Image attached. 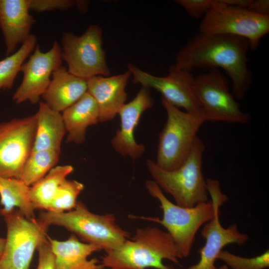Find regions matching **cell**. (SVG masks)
Masks as SVG:
<instances>
[{
    "label": "cell",
    "instance_id": "obj_1",
    "mask_svg": "<svg viewBox=\"0 0 269 269\" xmlns=\"http://www.w3.org/2000/svg\"><path fill=\"white\" fill-rule=\"evenodd\" d=\"M249 41L240 36L199 32L178 52L175 65L191 71L195 68H217L226 72L237 99H242L252 83L248 68Z\"/></svg>",
    "mask_w": 269,
    "mask_h": 269
},
{
    "label": "cell",
    "instance_id": "obj_2",
    "mask_svg": "<svg viewBox=\"0 0 269 269\" xmlns=\"http://www.w3.org/2000/svg\"><path fill=\"white\" fill-rule=\"evenodd\" d=\"M206 184L211 201L188 208L170 201L154 181L148 180L145 182L148 192L159 201L163 217L161 219L156 217L139 218L163 226L172 238L183 258L189 255L200 228L214 217L217 205L223 204L228 200L226 195L221 192L218 180L207 179Z\"/></svg>",
    "mask_w": 269,
    "mask_h": 269
},
{
    "label": "cell",
    "instance_id": "obj_3",
    "mask_svg": "<svg viewBox=\"0 0 269 269\" xmlns=\"http://www.w3.org/2000/svg\"><path fill=\"white\" fill-rule=\"evenodd\" d=\"M182 257L170 235L156 227L136 229L131 240L106 252L101 263L110 269H175L163 260L180 265Z\"/></svg>",
    "mask_w": 269,
    "mask_h": 269
},
{
    "label": "cell",
    "instance_id": "obj_4",
    "mask_svg": "<svg viewBox=\"0 0 269 269\" xmlns=\"http://www.w3.org/2000/svg\"><path fill=\"white\" fill-rule=\"evenodd\" d=\"M204 149L203 141L197 136L185 160L174 170L163 169L151 159L146 161L154 181L174 198L177 205L189 208L208 201L206 181L202 171Z\"/></svg>",
    "mask_w": 269,
    "mask_h": 269
},
{
    "label": "cell",
    "instance_id": "obj_5",
    "mask_svg": "<svg viewBox=\"0 0 269 269\" xmlns=\"http://www.w3.org/2000/svg\"><path fill=\"white\" fill-rule=\"evenodd\" d=\"M39 219L47 226L63 227L85 243L95 245L105 252L119 247L130 235L116 224L114 215L94 214L80 201L69 211H42Z\"/></svg>",
    "mask_w": 269,
    "mask_h": 269
},
{
    "label": "cell",
    "instance_id": "obj_6",
    "mask_svg": "<svg viewBox=\"0 0 269 269\" xmlns=\"http://www.w3.org/2000/svg\"><path fill=\"white\" fill-rule=\"evenodd\" d=\"M167 120L159 135L155 163L172 170L179 167L189 155L200 127L207 121L202 112H183L161 98Z\"/></svg>",
    "mask_w": 269,
    "mask_h": 269
},
{
    "label": "cell",
    "instance_id": "obj_7",
    "mask_svg": "<svg viewBox=\"0 0 269 269\" xmlns=\"http://www.w3.org/2000/svg\"><path fill=\"white\" fill-rule=\"evenodd\" d=\"M269 31V15H263L247 9L213 0L199 26V32L227 34L247 39L250 48L256 50L261 39Z\"/></svg>",
    "mask_w": 269,
    "mask_h": 269
},
{
    "label": "cell",
    "instance_id": "obj_8",
    "mask_svg": "<svg viewBox=\"0 0 269 269\" xmlns=\"http://www.w3.org/2000/svg\"><path fill=\"white\" fill-rule=\"evenodd\" d=\"M7 228V236L0 269H29L35 250L47 240L48 226L39 219L28 218L16 209H0Z\"/></svg>",
    "mask_w": 269,
    "mask_h": 269
},
{
    "label": "cell",
    "instance_id": "obj_9",
    "mask_svg": "<svg viewBox=\"0 0 269 269\" xmlns=\"http://www.w3.org/2000/svg\"><path fill=\"white\" fill-rule=\"evenodd\" d=\"M61 58L71 74L88 80L97 76H108L110 69L102 47V30L90 25L81 36L64 33L61 39Z\"/></svg>",
    "mask_w": 269,
    "mask_h": 269
},
{
    "label": "cell",
    "instance_id": "obj_10",
    "mask_svg": "<svg viewBox=\"0 0 269 269\" xmlns=\"http://www.w3.org/2000/svg\"><path fill=\"white\" fill-rule=\"evenodd\" d=\"M193 90L207 121L248 124L250 114L243 112L217 68L194 78Z\"/></svg>",
    "mask_w": 269,
    "mask_h": 269
},
{
    "label": "cell",
    "instance_id": "obj_11",
    "mask_svg": "<svg viewBox=\"0 0 269 269\" xmlns=\"http://www.w3.org/2000/svg\"><path fill=\"white\" fill-rule=\"evenodd\" d=\"M36 128V114L0 123V177L20 179L33 150Z\"/></svg>",
    "mask_w": 269,
    "mask_h": 269
},
{
    "label": "cell",
    "instance_id": "obj_12",
    "mask_svg": "<svg viewBox=\"0 0 269 269\" xmlns=\"http://www.w3.org/2000/svg\"><path fill=\"white\" fill-rule=\"evenodd\" d=\"M128 66L134 83L155 89L162 94V98L176 107L184 109L185 112L194 113L202 110L193 90L195 77L191 71L171 65L166 76L158 77L132 64Z\"/></svg>",
    "mask_w": 269,
    "mask_h": 269
},
{
    "label": "cell",
    "instance_id": "obj_13",
    "mask_svg": "<svg viewBox=\"0 0 269 269\" xmlns=\"http://www.w3.org/2000/svg\"><path fill=\"white\" fill-rule=\"evenodd\" d=\"M62 61L61 46L57 41H54L51 49L46 52H42L37 44L28 60L21 66L23 79L13 95L14 103H39L53 72L61 66Z\"/></svg>",
    "mask_w": 269,
    "mask_h": 269
},
{
    "label": "cell",
    "instance_id": "obj_14",
    "mask_svg": "<svg viewBox=\"0 0 269 269\" xmlns=\"http://www.w3.org/2000/svg\"><path fill=\"white\" fill-rule=\"evenodd\" d=\"M153 105L149 88L142 86L135 97L120 109L118 114L121 119L120 128L111 140L116 151L123 156H129L134 160L143 154L145 147L135 141L134 131L142 114Z\"/></svg>",
    "mask_w": 269,
    "mask_h": 269
},
{
    "label": "cell",
    "instance_id": "obj_15",
    "mask_svg": "<svg viewBox=\"0 0 269 269\" xmlns=\"http://www.w3.org/2000/svg\"><path fill=\"white\" fill-rule=\"evenodd\" d=\"M222 204L217 205L213 219L204 224L201 235L205 243L199 250V262L186 269H218L215 266L220 252L227 245L236 244L242 245L249 240L248 235L241 233L237 224L227 228L223 227L220 221V207Z\"/></svg>",
    "mask_w": 269,
    "mask_h": 269
},
{
    "label": "cell",
    "instance_id": "obj_16",
    "mask_svg": "<svg viewBox=\"0 0 269 269\" xmlns=\"http://www.w3.org/2000/svg\"><path fill=\"white\" fill-rule=\"evenodd\" d=\"M128 70L112 76H97L86 80L87 91L95 100L99 111V122L113 119L127 99L125 91L131 75Z\"/></svg>",
    "mask_w": 269,
    "mask_h": 269
},
{
    "label": "cell",
    "instance_id": "obj_17",
    "mask_svg": "<svg viewBox=\"0 0 269 269\" xmlns=\"http://www.w3.org/2000/svg\"><path fill=\"white\" fill-rule=\"evenodd\" d=\"M30 0H0V28L6 46V56L15 52L30 35L35 22L29 13Z\"/></svg>",
    "mask_w": 269,
    "mask_h": 269
},
{
    "label": "cell",
    "instance_id": "obj_18",
    "mask_svg": "<svg viewBox=\"0 0 269 269\" xmlns=\"http://www.w3.org/2000/svg\"><path fill=\"white\" fill-rule=\"evenodd\" d=\"M47 239L53 255L56 269H103L96 259L89 260L94 252L101 249L94 245L81 242L74 234L63 241Z\"/></svg>",
    "mask_w": 269,
    "mask_h": 269
},
{
    "label": "cell",
    "instance_id": "obj_19",
    "mask_svg": "<svg viewBox=\"0 0 269 269\" xmlns=\"http://www.w3.org/2000/svg\"><path fill=\"white\" fill-rule=\"evenodd\" d=\"M87 92L86 80L71 74L61 65L53 72L50 83L41 97L49 107L61 113Z\"/></svg>",
    "mask_w": 269,
    "mask_h": 269
},
{
    "label": "cell",
    "instance_id": "obj_20",
    "mask_svg": "<svg viewBox=\"0 0 269 269\" xmlns=\"http://www.w3.org/2000/svg\"><path fill=\"white\" fill-rule=\"evenodd\" d=\"M62 116L68 134L67 141L77 144L84 142L88 127L99 122L97 104L88 91L75 103L64 110Z\"/></svg>",
    "mask_w": 269,
    "mask_h": 269
},
{
    "label": "cell",
    "instance_id": "obj_21",
    "mask_svg": "<svg viewBox=\"0 0 269 269\" xmlns=\"http://www.w3.org/2000/svg\"><path fill=\"white\" fill-rule=\"evenodd\" d=\"M37 128L32 151L51 150L60 152L66 130L62 114L39 102L36 113Z\"/></svg>",
    "mask_w": 269,
    "mask_h": 269
},
{
    "label": "cell",
    "instance_id": "obj_22",
    "mask_svg": "<svg viewBox=\"0 0 269 269\" xmlns=\"http://www.w3.org/2000/svg\"><path fill=\"white\" fill-rule=\"evenodd\" d=\"M72 165L55 166L29 187V198L35 209L47 210L61 183L73 171Z\"/></svg>",
    "mask_w": 269,
    "mask_h": 269
},
{
    "label": "cell",
    "instance_id": "obj_23",
    "mask_svg": "<svg viewBox=\"0 0 269 269\" xmlns=\"http://www.w3.org/2000/svg\"><path fill=\"white\" fill-rule=\"evenodd\" d=\"M29 186L21 179L0 177V203L5 211L16 209L26 217L34 218L29 198Z\"/></svg>",
    "mask_w": 269,
    "mask_h": 269
},
{
    "label": "cell",
    "instance_id": "obj_24",
    "mask_svg": "<svg viewBox=\"0 0 269 269\" xmlns=\"http://www.w3.org/2000/svg\"><path fill=\"white\" fill-rule=\"evenodd\" d=\"M60 154L55 150L32 151L23 166L20 179L29 187L33 185L56 166Z\"/></svg>",
    "mask_w": 269,
    "mask_h": 269
},
{
    "label": "cell",
    "instance_id": "obj_25",
    "mask_svg": "<svg viewBox=\"0 0 269 269\" xmlns=\"http://www.w3.org/2000/svg\"><path fill=\"white\" fill-rule=\"evenodd\" d=\"M37 40L36 36L30 34L16 51L0 61V90L12 88L21 66L34 51Z\"/></svg>",
    "mask_w": 269,
    "mask_h": 269
},
{
    "label": "cell",
    "instance_id": "obj_26",
    "mask_svg": "<svg viewBox=\"0 0 269 269\" xmlns=\"http://www.w3.org/2000/svg\"><path fill=\"white\" fill-rule=\"evenodd\" d=\"M84 188L83 183L66 179L59 186L47 211L60 213L72 210L77 204L78 195Z\"/></svg>",
    "mask_w": 269,
    "mask_h": 269
},
{
    "label": "cell",
    "instance_id": "obj_27",
    "mask_svg": "<svg viewBox=\"0 0 269 269\" xmlns=\"http://www.w3.org/2000/svg\"><path fill=\"white\" fill-rule=\"evenodd\" d=\"M232 269H264L269 267V251L266 250L253 258H244L226 250L221 251L217 258Z\"/></svg>",
    "mask_w": 269,
    "mask_h": 269
},
{
    "label": "cell",
    "instance_id": "obj_28",
    "mask_svg": "<svg viewBox=\"0 0 269 269\" xmlns=\"http://www.w3.org/2000/svg\"><path fill=\"white\" fill-rule=\"evenodd\" d=\"M75 4L76 0H30L29 8L38 12L66 10Z\"/></svg>",
    "mask_w": 269,
    "mask_h": 269
},
{
    "label": "cell",
    "instance_id": "obj_29",
    "mask_svg": "<svg viewBox=\"0 0 269 269\" xmlns=\"http://www.w3.org/2000/svg\"><path fill=\"white\" fill-rule=\"evenodd\" d=\"M187 13L195 18L202 17L213 3V0H177Z\"/></svg>",
    "mask_w": 269,
    "mask_h": 269
},
{
    "label": "cell",
    "instance_id": "obj_30",
    "mask_svg": "<svg viewBox=\"0 0 269 269\" xmlns=\"http://www.w3.org/2000/svg\"><path fill=\"white\" fill-rule=\"evenodd\" d=\"M37 250L38 263L36 269H56L54 258L47 239L39 245Z\"/></svg>",
    "mask_w": 269,
    "mask_h": 269
},
{
    "label": "cell",
    "instance_id": "obj_31",
    "mask_svg": "<svg viewBox=\"0 0 269 269\" xmlns=\"http://www.w3.org/2000/svg\"><path fill=\"white\" fill-rule=\"evenodd\" d=\"M248 10L260 14L269 15L268 0H251Z\"/></svg>",
    "mask_w": 269,
    "mask_h": 269
},
{
    "label": "cell",
    "instance_id": "obj_32",
    "mask_svg": "<svg viewBox=\"0 0 269 269\" xmlns=\"http://www.w3.org/2000/svg\"><path fill=\"white\" fill-rule=\"evenodd\" d=\"M88 2L85 0H76V5L81 12H85L88 7Z\"/></svg>",
    "mask_w": 269,
    "mask_h": 269
},
{
    "label": "cell",
    "instance_id": "obj_33",
    "mask_svg": "<svg viewBox=\"0 0 269 269\" xmlns=\"http://www.w3.org/2000/svg\"><path fill=\"white\" fill-rule=\"evenodd\" d=\"M5 244V239L0 237V259L4 251Z\"/></svg>",
    "mask_w": 269,
    "mask_h": 269
},
{
    "label": "cell",
    "instance_id": "obj_34",
    "mask_svg": "<svg viewBox=\"0 0 269 269\" xmlns=\"http://www.w3.org/2000/svg\"><path fill=\"white\" fill-rule=\"evenodd\" d=\"M219 269H229V268L226 265L221 266Z\"/></svg>",
    "mask_w": 269,
    "mask_h": 269
},
{
    "label": "cell",
    "instance_id": "obj_35",
    "mask_svg": "<svg viewBox=\"0 0 269 269\" xmlns=\"http://www.w3.org/2000/svg\"></svg>",
    "mask_w": 269,
    "mask_h": 269
}]
</instances>
